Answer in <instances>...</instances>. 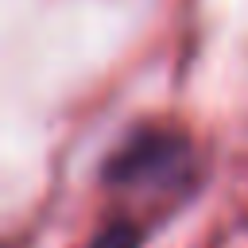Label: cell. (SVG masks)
Listing matches in <instances>:
<instances>
[{
	"instance_id": "1",
	"label": "cell",
	"mask_w": 248,
	"mask_h": 248,
	"mask_svg": "<svg viewBox=\"0 0 248 248\" xmlns=\"http://www.w3.org/2000/svg\"><path fill=\"white\" fill-rule=\"evenodd\" d=\"M186 159H190V143L178 132H143V136H132L108 159L105 178L112 186H128V190L163 186L186 167Z\"/></svg>"
},
{
	"instance_id": "2",
	"label": "cell",
	"mask_w": 248,
	"mask_h": 248,
	"mask_svg": "<svg viewBox=\"0 0 248 248\" xmlns=\"http://www.w3.org/2000/svg\"><path fill=\"white\" fill-rule=\"evenodd\" d=\"M89 248H140V229L132 221H116L105 232H97Z\"/></svg>"
}]
</instances>
